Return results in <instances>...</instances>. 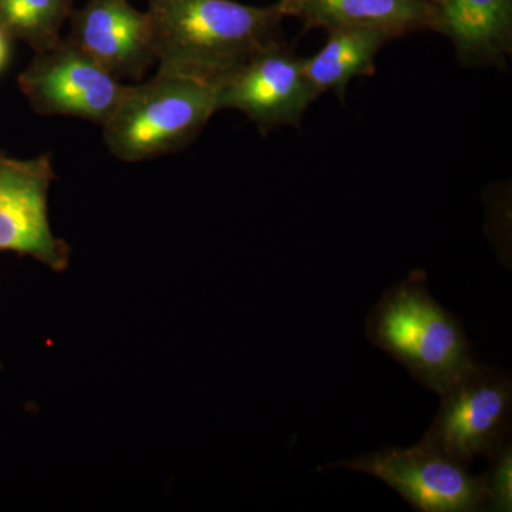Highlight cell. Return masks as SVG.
Listing matches in <instances>:
<instances>
[{"instance_id":"6da1fadb","label":"cell","mask_w":512,"mask_h":512,"mask_svg":"<svg viewBox=\"0 0 512 512\" xmlns=\"http://www.w3.org/2000/svg\"><path fill=\"white\" fill-rule=\"evenodd\" d=\"M158 70L215 83L269 43L282 39L276 3L147 0Z\"/></svg>"},{"instance_id":"7a4b0ae2","label":"cell","mask_w":512,"mask_h":512,"mask_svg":"<svg viewBox=\"0 0 512 512\" xmlns=\"http://www.w3.org/2000/svg\"><path fill=\"white\" fill-rule=\"evenodd\" d=\"M366 336L437 394L477 363L463 323L431 296L421 271L384 292L367 318Z\"/></svg>"},{"instance_id":"3957f363","label":"cell","mask_w":512,"mask_h":512,"mask_svg":"<svg viewBox=\"0 0 512 512\" xmlns=\"http://www.w3.org/2000/svg\"><path fill=\"white\" fill-rule=\"evenodd\" d=\"M215 84L157 70L127 84L103 126L104 143L124 163H141L190 146L217 113Z\"/></svg>"},{"instance_id":"277c9868","label":"cell","mask_w":512,"mask_h":512,"mask_svg":"<svg viewBox=\"0 0 512 512\" xmlns=\"http://www.w3.org/2000/svg\"><path fill=\"white\" fill-rule=\"evenodd\" d=\"M436 419L424 443L470 466L510 441L511 377L495 367L474 365L439 394Z\"/></svg>"},{"instance_id":"5b68a950","label":"cell","mask_w":512,"mask_h":512,"mask_svg":"<svg viewBox=\"0 0 512 512\" xmlns=\"http://www.w3.org/2000/svg\"><path fill=\"white\" fill-rule=\"evenodd\" d=\"M326 468L379 478L417 511H487L484 476H473L467 466L421 440L414 447H383Z\"/></svg>"},{"instance_id":"8992f818","label":"cell","mask_w":512,"mask_h":512,"mask_svg":"<svg viewBox=\"0 0 512 512\" xmlns=\"http://www.w3.org/2000/svg\"><path fill=\"white\" fill-rule=\"evenodd\" d=\"M214 84L218 111H241L262 133L299 126L319 97L306 76L305 57L284 39L269 43Z\"/></svg>"},{"instance_id":"52a82bcc","label":"cell","mask_w":512,"mask_h":512,"mask_svg":"<svg viewBox=\"0 0 512 512\" xmlns=\"http://www.w3.org/2000/svg\"><path fill=\"white\" fill-rule=\"evenodd\" d=\"M18 84L40 116L74 117L101 127L116 110L127 87L67 37L36 53L20 73Z\"/></svg>"},{"instance_id":"ba28073f","label":"cell","mask_w":512,"mask_h":512,"mask_svg":"<svg viewBox=\"0 0 512 512\" xmlns=\"http://www.w3.org/2000/svg\"><path fill=\"white\" fill-rule=\"evenodd\" d=\"M53 180L52 154L19 160L0 153V252L30 256L63 272L70 247L50 227L47 200Z\"/></svg>"},{"instance_id":"9c48e42d","label":"cell","mask_w":512,"mask_h":512,"mask_svg":"<svg viewBox=\"0 0 512 512\" xmlns=\"http://www.w3.org/2000/svg\"><path fill=\"white\" fill-rule=\"evenodd\" d=\"M73 45L117 79H140L157 63L146 12L128 0H89L70 15Z\"/></svg>"},{"instance_id":"30bf717a","label":"cell","mask_w":512,"mask_h":512,"mask_svg":"<svg viewBox=\"0 0 512 512\" xmlns=\"http://www.w3.org/2000/svg\"><path fill=\"white\" fill-rule=\"evenodd\" d=\"M433 32L450 40L460 63L504 67L512 52V0H427Z\"/></svg>"},{"instance_id":"8fae6325","label":"cell","mask_w":512,"mask_h":512,"mask_svg":"<svg viewBox=\"0 0 512 512\" xmlns=\"http://www.w3.org/2000/svg\"><path fill=\"white\" fill-rule=\"evenodd\" d=\"M284 18L301 20L306 29L340 26L382 29L396 37L434 30L427 0H278Z\"/></svg>"},{"instance_id":"7c38bea8","label":"cell","mask_w":512,"mask_h":512,"mask_svg":"<svg viewBox=\"0 0 512 512\" xmlns=\"http://www.w3.org/2000/svg\"><path fill=\"white\" fill-rule=\"evenodd\" d=\"M326 33L322 49L309 59L305 57V72L319 96L333 92L340 99L353 79L375 74L376 56L394 39L382 29L363 26H340Z\"/></svg>"},{"instance_id":"4fadbf2b","label":"cell","mask_w":512,"mask_h":512,"mask_svg":"<svg viewBox=\"0 0 512 512\" xmlns=\"http://www.w3.org/2000/svg\"><path fill=\"white\" fill-rule=\"evenodd\" d=\"M74 0H0V25L12 36L45 52L62 40L64 22L73 12Z\"/></svg>"},{"instance_id":"5bb4252c","label":"cell","mask_w":512,"mask_h":512,"mask_svg":"<svg viewBox=\"0 0 512 512\" xmlns=\"http://www.w3.org/2000/svg\"><path fill=\"white\" fill-rule=\"evenodd\" d=\"M488 458H490V466L484 474L487 511L510 512L512 510L511 441H507Z\"/></svg>"},{"instance_id":"9a60e30c","label":"cell","mask_w":512,"mask_h":512,"mask_svg":"<svg viewBox=\"0 0 512 512\" xmlns=\"http://www.w3.org/2000/svg\"><path fill=\"white\" fill-rule=\"evenodd\" d=\"M15 40L6 32V29L0 25V73L6 69L12 56V45Z\"/></svg>"},{"instance_id":"2e32d148","label":"cell","mask_w":512,"mask_h":512,"mask_svg":"<svg viewBox=\"0 0 512 512\" xmlns=\"http://www.w3.org/2000/svg\"><path fill=\"white\" fill-rule=\"evenodd\" d=\"M0 369H2V365H0Z\"/></svg>"}]
</instances>
